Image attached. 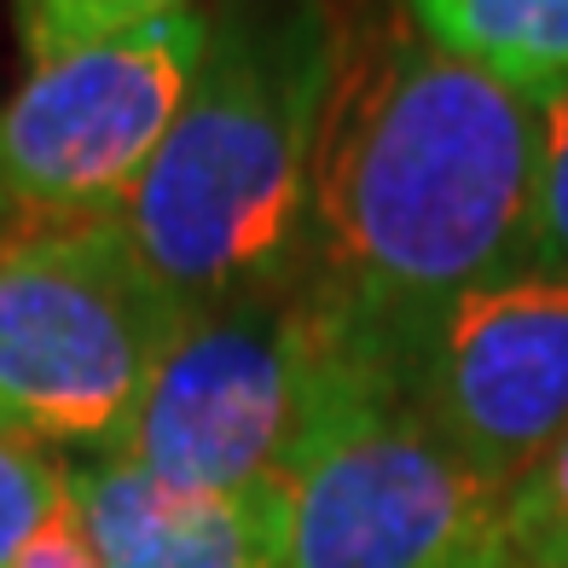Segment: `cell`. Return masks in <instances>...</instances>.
I'll return each mask as SVG.
<instances>
[{
    "instance_id": "obj_12",
    "label": "cell",
    "mask_w": 568,
    "mask_h": 568,
    "mask_svg": "<svg viewBox=\"0 0 568 568\" xmlns=\"http://www.w3.org/2000/svg\"><path fill=\"white\" fill-rule=\"evenodd\" d=\"M499 534L528 568H568V429L505 494Z\"/></svg>"
},
{
    "instance_id": "obj_5",
    "label": "cell",
    "mask_w": 568,
    "mask_h": 568,
    "mask_svg": "<svg viewBox=\"0 0 568 568\" xmlns=\"http://www.w3.org/2000/svg\"><path fill=\"white\" fill-rule=\"evenodd\" d=\"M359 343L296 284L197 314L163 354L111 458L174 494H250L284 476L325 383Z\"/></svg>"
},
{
    "instance_id": "obj_15",
    "label": "cell",
    "mask_w": 568,
    "mask_h": 568,
    "mask_svg": "<svg viewBox=\"0 0 568 568\" xmlns=\"http://www.w3.org/2000/svg\"><path fill=\"white\" fill-rule=\"evenodd\" d=\"M458 568H528V562L505 546V534H494V539H487V546H481L476 557H464Z\"/></svg>"
},
{
    "instance_id": "obj_10",
    "label": "cell",
    "mask_w": 568,
    "mask_h": 568,
    "mask_svg": "<svg viewBox=\"0 0 568 568\" xmlns=\"http://www.w3.org/2000/svg\"><path fill=\"white\" fill-rule=\"evenodd\" d=\"M12 12H18V41L36 64V59L64 53V47L105 41L151 18L197 12V0H12Z\"/></svg>"
},
{
    "instance_id": "obj_11",
    "label": "cell",
    "mask_w": 568,
    "mask_h": 568,
    "mask_svg": "<svg viewBox=\"0 0 568 568\" xmlns=\"http://www.w3.org/2000/svg\"><path fill=\"white\" fill-rule=\"evenodd\" d=\"M70 499V464L18 429H0V568H12L30 534Z\"/></svg>"
},
{
    "instance_id": "obj_8",
    "label": "cell",
    "mask_w": 568,
    "mask_h": 568,
    "mask_svg": "<svg viewBox=\"0 0 568 568\" xmlns=\"http://www.w3.org/2000/svg\"><path fill=\"white\" fill-rule=\"evenodd\" d=\"M70 494L105 568H278L284 481L250 494H174L122 458L70 464Z\"/></svg>"
},
{
    "instance_id": "obj_2",
    "label": "cell",
    "mask_w": 568,
    "mask_h": 568,
    "mask_svg": "<svg viewBox=\"0 0 568 568\" xmlns=\"http://www.w3.org/2000/svg\"><path fill=\"white\" fill-rule=\"evenodd\" d=\"M343 36L325 0H244L210 30L169 140L116 210L192 320L296 291Z\"/></svg>"
},
{
    "instance_id": "obj_7",
    "label": "cell",
    "mask_w": 568,
    "mask_h": 568,
    "mask_svg": "<svg viewBox=\"0 0 568 568\" xmlns=\"http://www.w3.org/2000/svg\"><path fill=\"white\" fill-rule=\"evenodd\" d=\"M400 389L505 499L568 429V284L516 267L458 296L400 354Z\"/></svg>"
},
{
    "instance_id": "obj_13",
    "label": "cell",
    "mask_w": 568,
    "mask_h": 568,
    "mask_svg": "<svg viewBox=\"0 0 568 568\" xmlns=\"http://www.w3.org/2000/svg\"><path fill=\"white\" fill-rule=\"evenodd\" d=\"M523 267L568 284V93L539 99V169Z\"/></svg>"
},
{
    "instance_id": "obj_4",
    "label": "cell",
    "mask_w": 568,
    "mask_h": 568,
    "mask_svg": "<svg viewBox=\"0 0 568 568\" xmlns=\"http://www.w3.org/2000/svg\"><path fill=\"white\" fill-rule=\"evenodd\" d=\"M278 568H458L505 499L406 400L389 359L354 348L284 464Z\"/></svg>"
},
{
    "instance_id": "obj_6",
    "label": "cell",
    "mask_w": 568,
    "mask_h": 568,
    "mask_svg": "<svg viewBox=\"0 0 568 568\" xmlns=\"http://www.w3.org/2000/svg\"><path fill=\"white\" fill-rule=\"evenodd\" d=\"M210 30L174 12L36 59L0 105V232L116 215L186 105Z\"/></svg>"
},
{
    "instance_id": "obj_3",
    "label": "cell",
    "mask_w": 568,
    "mask_h": 568,
    "mask_svg": "<svg viewBox=\"0 0 568 568\" xmlns=\"http://www.w3.org/2000/svg\"><path fill=\"white\" fill-rule=\"evenodd\" d=\"M186 325L116 215L0 232V429L111 458Z\"/></svg>"
},
{
    "instance_id": "obj_14",
    "label": "cell",
    "mask_w": 568,
    "mask_h": 568,
    "mask_svg": "<svg viewBox=\"0 0 568 568\" xmlns=\"http://www.w3.org/2000/svg\"><path fill=\"white\" fill-rule=\"evenodd\" d=\"M12 568H105V562H99V546H93L88 523H82V505H75V494L30 534V546L18 551Z\"/></svg>"
},
{
    "instance_id": "obj_9",
    "label": "cell",
    "mask_w": 568,
    "mask_h": 568,
    "mask_svg": "<svg viewBox=\"0 0 568 568\" xmlns=\"http://www.w3.org/2000/svg\"><path fill=\"white\" fill-rule=\"evenodd\" d=\"M429 47L487 70L534 105L568 93V0H406Z\"/></svg>"
},
{
    "instance_id": "obj_1",
    "label": "cell",
    "mask_w": 568,
    "mask_h": 568,
    "mask_svg": "<svg viewBox=\"0 0 568 568\" xmlns=\"http://www.w3.org/2000/svg\"><path fill=\"white\" fill-rule=\"evenodd\" d=\"M539 105L418 30L343 36L320 122L302 291L389 359L453 307L523 267Z\"/></svg>"
}]
</instances>
